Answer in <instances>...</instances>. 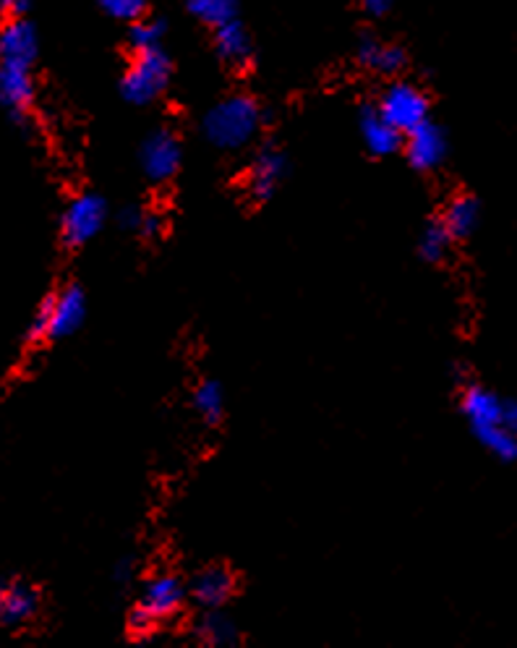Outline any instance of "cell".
I'll return each mask as SVG.
<instances>
[{"instance_id": "obj_1", "label": "cell", "mask_w": 517, "mask_h": 648, "mask_svg": "<svg viewBox=\"0 0 517 648\" xmlns=\"http://www.w3.org/2000/svg\"><path fill=\"white\" fill-rule=\"evenodd\" d=\"M460 410H463L473 437L497 460L515 463L517 435L505 424V397L484 385H465L460 393Z\"/></svg>"}, {"instance_id": "obj_2", "label": "cell", "mask_w": 517, "mask_h": 648, "mask_svg": "<svg viewBox=\"0 0 517 648\" xmlns=\"http://www.w3.org/2000/svg\"><path fill=\"white\" fill-rule=\"evenodd\" d=\"M262 121L264 116L258 102L246 95H233L209 110L205 123H201V131H205V139L212 146L233 152L254 142L258 129H262Z\"/></svg>"}, {"instance_id": "obj_3", "label": "cell", "mask_w": 517, "mask_h": 648, "mask_svg": "<svg viewBox=\"0 0 517 648\" xmlns=\"http://www.w3.org/2000/svg\"><path fill=\"white\" fill-rule=\"evenodd\" d=\"M87 319V296L81 285L68 283L45 298L32 319L34 340H61L74 334Z\"/></svg>"}, {"instance_id": "obj_4", "label": "cell", "mask_w": 517, "mask_h": 648, "mask_svg": "<svg viewBox=\"0 0 517 648\" xmlns=\"http://www.w3.org/2000/svg\"><path fill=\"white\" fill-rule=\"evenodd\" d=\"M167 81H170V61L163 47L136 51V58L121 79V95L134 105H150L163 95Z\"/></svg>"}, {"instance_id": "obj_5", "label": "cell", "mask_w": 517, "mask_h": 648, "mask_svg": "<svg viewBox=\"0 0 517 648\" xmlns=\"http://www.w3.org/2000/svg\"><path fill=\"white\" fill-rule=\"evenodd\" d=\"M105 222H108V201L100 194L84 191L68 201L66 212H63V243L72 249L87 246V243H92L102 233Z\"/></svg>"}, {"instance_id": "obj_6", "label": "cell", "mask_w": 517, "mask_h": 648, "mask_svg": "<svg viewBox=\"0 0 517 648\" xmlns=\"http://www.w3.org/2000/svg\"><path fill=\"white\" fill-rule=\"evenodd\" d=\"M186 602V583L176 573H157L144 583L139 594L134 619L139 625H155L173 617Z\"/></svg>"}, {"instance_id": "obj_7", "label": "cell", "mask_w": 517, "mask_h": 648, "mask_svg": "<svg viewBox=\"0 0 517 648\" xmlns=\"http://www.w3.org/2000/svg\"><path fill=\"white\" fill-rule=\"evenodd\" d=\"M376 110L387 118L395 129H400L403 134L414 131L416 125L429 121V97L421 89L414 87L408 81H393L384 89L380 97Z\"/></svg>"}, {"instance_id": "obj_8", "label": "cell", "mask_w": 517, "mask_h": 648, "mask_svg": "<svg viewBox=\"0 0 517 648\" xmlns=\"http://www.w3.org/2000/svg\"><path fill=\"white\" fill-rule=\"evenodd\" d=\"M180 160H184V150H180V139L176 131L170 129H157L144 139L142 152H139V163H142V173L152 184H167L170 178H176Z\"/></svg>"}, {"instance_id": "obj_9", "label": "cell", "mask_w": 517, "mask_h": 648, "mask_svg": "<svg viewBox=\"0 0 517 648\" xmlns=\"http://www.w3.org/2000/svg\"><path fill=\"white\" fill-rule=\"evenodd\" d=\"M403 150L416 171H435L447 157V136L442 125L435 121H424L421 125H416L414 131L405 134Z\"/></svg>"}, {"instance_id": "obj_10", "label": "cell", "mask_w": 517, "mask_h": 648, "mask_svg": "<svg viewBox=\"0 0 517 648\" xmlns=\"http://www.w3.org/2000/svg\"><path fill=\"white\" fill-rule=\"evenodd\" d=\"M0 105L21 121L34 105L32 66L0 61Z\"/></svg>"}, {"instance_id": "obj_11", "label": "cell", "mask_w": 517, "mask_h": 648, "mask_svg": "<svg viewBox=\"0 0 517 648\" xmlns=\"http://www.w3.org/2000/svg\"><path fill=\"white\" fill-rule=\"evenodd\" d=\"M285 173H288V157L275 146H264L262 152H256L254 163L249 167V180L246 188L254 201H267L275 197V191L283 184Z\"/></svg>"}, {"instance_id": "obj_12", "label": "cell", "mask_w": 517, "mask_h": 648, "mask_svg": "<svg viewBox=\"0 0 517 648\" xmlns=\"http://www.w3.org/2000/svg\"><path fill=\"white\" fill-rule=\"evenodd\" d=\"M40 53L37 30L24 17H11L0 24V61L34 66Z\"/></svg>"}, {"instance_id": "obj_13", "label": "cell", "mask_w": 517, "mask_h": 648, "mask_svg": "<svg viewBox=\"0 0 517 648\" xmlns=\"http://www.w3.org/2000/svg\"><path fill=\"white\" fill-rule=\"evenodd\" d=\"M235 591V578L228 568L222 564H212L205 568L201 573L194 575L191 581V598L201 609H220L228 604V598Z\"/></svg>"}, {"instance_id": "obj_14", "label": "cell", "mask_w": 517, "mask_h": 648, "mask_svg": "<svg viewBox=\"0 0 517 648\" xmlns=\"http://www.w3.org/2000/svg\"><path fill=\"white\" fill-rule=\"evenodd\" d=\"M361 136L366 150L376 157H389L397 155L405 144V134L400 129H395L393 123L384 118L376 108H366L361 116Z\"/></svg>"}, {"instance_id": "obj_15", "label": "cell", "mask_w": 517, "mask_h": 648, "mask_svg": "<svg viewBox=\"0 0 517 648\" xmlns=\"http://www.w3.org/2000/svg\"><path fill=\"white\" fill-rule=\"evenodd\" d=\"M40 596L30 583L9 581L0 585V625H24L37 615Z\"/></svg>"}, {"instance_id": "obj_16", "label": "cell", "mask_w": 517, "mask_h": 648, "mask_svg": "<svg viewBox=\"0 0 517 648\" xmlns=\"http://www.w3.org/2000/svg\"><path fill=\"white\" fill-rule=\"evenodd\" d=\"M215 47H218L220 58L230 63V66H246L251 61V53H254L246 26L239 19L228 21V24L215 30Z\"/></svg>"}, {"instance_id": "obj_17", "label": "cell", "mask_w": 517, "mask_h": 648, "mask_svg": "<svg viewBox=\"0 0 517 648\" xmlns=\"http://www.w3.org/2000/svg\"><path fill=\"white\" fill-rule=\"evenodd\" d=\"M442 222L447 230L452 233V239H468V235L476 233L479 222H481V205L476 197L471 194H458L455 199L447 201L444 212H442Z\"/></svg>"}, {"instance_id": "obj_18", "label": "cell", "mask_w": 517, "mask_h": 648, "mask_svg": "<svg viewBox=\"0 0 517 648\" xmlns=\"http://www.w3.org/2000/svg\"><path fill=\"white\" fill-rule=\"evenodd\" d=\"M359 63L374 74L393 76L405 66V53L403 47L393 45V42H380L369 37L359 45Z\"/></svg>"}, {"instance_id": "obj_19", "label": "cell", "mask_w": 517, "mask_h": 648, "mask_svg": "<svg viewBox=\"0 0 517 648\" xmlns=\"http://www.w3.org/2000/svg\"><path fill=\"white\" fill-rule=\"evenodd\" d=\"M201 644L207 646H233L235 638H239V630H235V623L230 619L226 612L220 609H205V615L199 619L197 627Z\"/></svg>"}, {"instance_id": "obj_20", "label": "cell", "mask_w": 517, "mask_h": 648, "mask_svg": "<svg viewBox=\"0 0 517 648\" xmlns=\"http://www.w3.org/2000/svg\"><path fill=\"white\" fill-rule=\"evenodd\" d=\"M194 410L205 418L207 424H218L226 414V389L218 380H201L191 393Z\"/></svg>"}, {"instance_id": "obj_21", "label": "cell", "mask_w": 517, "mask_h": 648, "mask_svg": "<svg viewBox=\"0 0 517 648\" xmlns=\"http://www.w3.org/2000/svg\"><path fill=\"white\" fill-rule=\"evenodd\" d=\"M452 241L455 239H452V233L447 230L442 218L429 220V226H426L421 233V241H418V254H421L426 262L439 264L447 254H450Z\"/></svg>"}, {"instance_id": "obj_22", "label": "cell", "mask_w": 517, "mask_h": 648, "mask_svg": "<svg viewBox=\"0 0 517 648\" xmlns=\"http://www.w3.org/2000/svg\"><path fill=\"white\" fill-rule=\"evenodd\" d=\"M188 11H191L201 24L218 30V26L228 24V21L239 17V0H188Z\"/></svg>"}, {"instance_id": "obj_23", "label": "cell", "mask_w": 517, "mask_h": 648, "mask_svg": "<svg viewBox=\"0 0 517 648\" xmlns=\"http://www.w3.org/2000/svg\"><path fill=\"white\" fill-rule=\"evenodd\" d=\"M163 37H165V24L157 19H136L134 26H131V45H134V51L160 47Z\"/></svg>"}, {"instance_id": "obj_24", "label": "cell", "mask_w": 517, "mask_h": 648, "mask_svg": "<svg viewBox=\"0 0 517 648\" xmlns=\"http://www.w3.org/2000/svg\"><path fill=\"white\" fill-rule=\"evenodd\" d=\"M100 9L118 21H136L144 17L146 0H97Z\"/></svg>"}, {"instance_id": "obj_25", "label": "cell", "mask_w": 517, "mask_h": 648, "mask_svg": "<svg viewBox=\"0 0 517 648\" xmlns=\"http://www.w3.org/2000/svg\"><path fill=\"white\" fill-rule=\"evenodd\" d=\"M144 212L146 209H142V207H125L123 212L118 215V222H121L123 230L139 233V230H142V222H144Z\"/></svg>"}, {"instance_id": "obj_26", "label": "cell", "mask_w": 517, "mask_h": 648, "mask_svg": "<svg viewBox=\"0 0 517 648\" xmlns=\"http://www.w3.org/2000/svg\"><path fill=\"white\" fill-rule=\"evenodd\" d=\"M160 228H163V220H160V215L152 212V209H146L139 235H144V239H155V235L160 233Z\"/></svg>"}, {"instance_id": "obj_27", "label": "cell", "mask_w": 517, "mask_h": 648, "mask_svg": "<svg viewBox=\"0 0 517 648\" xmlns=\"http://www.w3.org/2000/svg\"><path fill=\"white\" fill-rule=\"evenodd\" d=\"M361 6L369 13H374V17H384V13L393 11L395 0H361Z\"/></svg>"}, {"instance_id": "obj_28", "label": "cell", "mask_w": 517, "mask_h": 648, "mask_svg": "<svg viewBox=\"0 0 517 648\" xmlns=\"http://www.w3.org/2000/svg\"><path fill=\"white\" fill-rule=\"evenodd\" d=\"M505 424L517 435V400L515 397H505Z\"/></svg>"}, {"instance_id": "obj_29", "label": "cell", "mask_w": 517, "mask_h": 648, "mask_svg": "<svg viewBox=\"0 0 517 648\" xmlns=\"http://www.w3.org/2000/svg\"><path fill=\"white\" fill-rule=\"evenodd\" d=\"M0 9L9 13V17H24L26 0H0Z\"/></svg>"}]
</instances>
